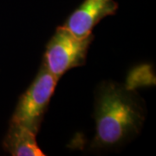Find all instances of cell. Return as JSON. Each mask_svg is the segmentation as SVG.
<instances>
[{
	"label": "cell",
	"instance_id": "cell-1",
	"mask_svg": "<svg viewBox=\"0 0 156 156\" xmlns=\"http://www.w3.org/2000/svg\"><path fill=\"white\" fill-rule=\"evenodd\" d=\"M95 134L94 150H111L125 145L140 134L146 108L132 89L115 82H104L95 94Z\"/></svg>",
	"mask_w": 156,
	"mask_h": 156
},
{
	"label": "cell",
	"instance_id": "cell-2",
	"mask_svg": "<svg viewBox=\"0 0 156 156\" xmlns=\"http://www.w3.org/2000/svg\"><path fill=\"white\" fill-rule=\"evenodd\" d=\"M57 82L58 79L43 63L33 82L19 97L11 122L19 123L37 134Z\"/></svg>",
	"mask_w": 156,
	"mask_h": 156
},
{
	"label": "cell",
	"instance_id": "cell-3",
	"mask_svg": "<svg viewBox=\"0 0 156 156\" xmlns=\"http://www.w3.org/2000/svg\"><path fill=\"white\" fill-rule=\"evenodd\" d=\"M93 35L78 38L64 26H59L46 45L44 64L59 80L68 70L85 64Z\"/></svg>",
	"mask_w": 156,
	"mask_h": 156
},
{
	"label": "cell",
	"instance_id": "cell-4",
	"mask_svg": "<svg viewBox=\"0 0 156 156\" xmlns=\"http://www.w3.org/2000/svg\"><path fill=\"white\" fill-rule=\"evenodd\" d=\"M118 4L114 0H84L69 16L64 27L78 38L92 34V30L101 19L115 15Z\"/></svg>",
	"mask_w": 156,
	"mask_h": 156
},
{
	"label": "cell",
	"instance_id": "cell-5",
	"mask_svg": "<svg viewBox=\"0 0 156 156\" xmlns=\"http://www.w3.org/2000/svg\"><path fill=\"white\" fill-rule=\"evenodd\" d=\"M36 135L28 128L11 122L3 147L13 156H44V154L37 145Z\"/></svg>",
	"mask_w": 156,
	"mask_h": 156
}]
</instances>
